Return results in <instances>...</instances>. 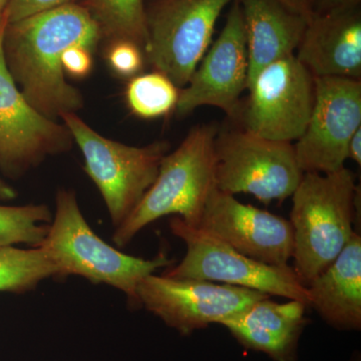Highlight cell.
I'll return each instance as SVG.
<instances>
[{"label":"cell","mask_w":361,"mask_h":361,"mask_svg":"<svg viewBox=\"0 0 361 361\" xmlns=\"http://www.w3.org/2000/svg\"><path fill=\"white\" fill-rule=\"evenodd\" d=\"M350 159L357 164L358 166L361 165V128L356 130L350 141L348 142V160Z\"/></svg>","instance_id":"obj_28"},{"label":"cell","mask_w":361,"mask_h":361,"mask_svg":"<svg viewBox=\"0 0 361 361\" xmlns=\"http://www.w3.org/2000/svg\"><path fill=\"white\" fill-rule=\"evenodd\" d=\"M238 115L242 129L266 139L296 142L310 121L315 78L294 56L262 68L249 85Z\"/></svg>","instance_id":"obj_9"},{"label":"cell","mask_w":361,"mask_h":361,"mask_svg":"<svg viewBox=\"0 0 361 361\" xmlns=\"http://www.w3.org/2000/svg\"><path fill=\"white\" fill-rule=\"evenodd\" d=\"M59 275L56 261L42 247H0V292L25 293L44 280Z\"/></svg>","instance_id":"obj_19"},{"label":"cell","mask_w":361,"mask_h":361,"mask_svg":"<svg viewBox=\"0 0 361 361\" xmlns=\"http://www.w3.org/2000/svg\"><path fill=\"white\" fill-rule=\"evenodd\" d=\"M7 18L0 23V170L18 179L49 157L68 153L70 130L35 110L14 82L4 59Z\"/></svg>","instance_id":"obj_11"},{"label":"cell","mask_w":361,"mask_h":361,"mask_svg":"<svg viewBox=\"0 0 361 361\" xmlns=\"http://www.w3.org/2000/svg\"><path fill=\"white\" fill-rule=\"evenodd\" d=\"M280 2L289 7L292 11L300 14L308 20H312L314 16V0H279Z\"/></svg>","instance_id":"obj_26"},{"label":"cell","mask_w":361,"mask_h":361,"mask_svg":"<svg viewBox=\"0 0 361 361\" xmlns=\"http://www.w3.org/2000/svg\"><path fill=\"white\" fill-rule=\"evenodd\" d=\"M307 307L298 300L278 303L265 297L220 325L245 348L274 361H297L299 341L308 323Z\"/></svg>","instance_id":"obj_16"},{"label":"cell","mask_w":361,"mask_h":361,"mask_svg":"<svg viewBox=\"0 0 361 361\" xmlns=\"http://www.w3.org/2000/svg\"><path fill=\"white\" fill-rule=\"evenodd\" d=\"M85 6L103 37L111 42L130 40L145 49L146 7L142 0H87Z\"/></svg>","instance_id":"obj_20"},{"label":"cell","mask_w":361,"mask_h":361,"mask_svg":"<svg viewBox=\"0 0 361 361\" xmlns=\"http://www.w3.org/2000/svg\"><path fill=\"white\" fill-rule=\"evenodd\" d=\"M78 0H9L6 16L7 23H16L28 16L66 6L77 4Z\"/></svg>","instance_id":"obj_24"},{"label":"cell","mask_w":361,"mask_h":361,"mask_svg":"<svg viewBox=\"0 0 361 361\" xmlns=\"http://www.w3.org/2000/svg\"><path fill=\"white\" fill-rule=\"evenodd\" d=\"M291 197L293 269L307 287L355 232L360 186L345 167L329 174L304 173Z\"/></svg>","instance_id":"obj_2"},{"label":"cell","mask_w":361,"mask_h":361,"mask_svg":"<svg viewBox=\"0 0 361 361\" xmlns=\"http://www.w3.org/2000/svg\"><path fill=\"white\" fill-rule=\"evenodd\" d=\"M239 2L245 27L249 87L265 66L295 54L308 20L279 0Z\"/></svg>","instance_id":"obj_17"},{"label":"cell","mask_w":361,"mask_h":361,"mask_svg":"<svg viewBox=\"0 0 361 361\" xmlns=\"http://www.w3.org/2000/svg\"><path fill=\"white\" fill-rule=\"evenodd\" d=\"M180 89L163 73L135 75L126 90L130 111L139 118H156L175 111Z\"/></svg>","instance_id":"obj_21"},{"label":"cell","mask_w":361,"mask_h":361,"mask_svg":"<svg viewBox=\"0 0 361 361\" xmlns=\"http://www.w3.org/2000/svg\"><path fill=\"white\" fill-rule=\"evenodd\" d=\"M9 0H0V23H2L4 18H6V11Z\"/></svg>","instance_id":"obj_30"},{"label":"cell","mask_w":361,"mask_h":361,"mask_svg":"<svg viewBox=\"0 0 361 361\" xmlns=\"http://www.w3.org/2000/svg\"><path fill=\"white\" fill-rule=\"evenodd\" d=\"M54 214L44 204L0 205V247L18 244L39 247Z\"/></svg>","instance_id":"obj_22"},{"label":"cell","mask_w":361,"mask_h":361,"mask_svg":"<svg viewBox=\"0 0 361 361\" xmlns=\"http://www.w3.org/2000/svg\"><path fill=\"white\" fill-rule=\"evenodd\" d=\"M18 196L16 190L0 177V201L14 200Z\"/></svg>","instance_id":"obj_29"},{"label":"cell","mask_w":361,"mask_h":361,"mask_svg":"<svg viewBox=\"0 0 361 361\" xmlns=\"http://www.w3.org/2000/svg\"><path fill=\"white\" fill-rule=\"evenodd\" d=\"M144 49L130 40L111 42L106 59L111 70L123 78H134L144 66Z\"/></svg>","instance_id":"obj_23"},{"label":"cell","mask_w":361,"mask_h":361,"mask_svg":"<svg viewBox=\"0 0 361 361\" xmlns=\"http://www.w3.org/2000/svg\"><path fill=\"white\" fill-rule=\"evenodd\" d=\"M137 296L140 307L146 308L183 336L213 323L221 324L269 297L243 287L176 279L155 273L140 282Z\"/></svg>","instance_id":"obj_10"},{"label":"cell","mask_w":361,"mask_h":361,"mask_svg":"<svg viewBox=\"0 0 361 361\" xmlns=\"http://www.w3.org/2000/svg\"><path fill=\"white\" fill-rule=\"evenodd\" d=\"M310 306L341 331L361 329V236L353 233L336 260L307 285Z\"/></svg>","instance_id":"obj_18"},{"label":"cell","mask_w":361,"mask_h":361,"mask_svg":"<svg viewBox=\"0 0 361 361\" xmlns=\"http://www.w3.org/2000/svg\"><path fill=\"white\" fill-rule=\"evenodd\" d=\"M248 73L243 16L239 0H235L219 37L209 47L186 87L180 90L176 113L185 116L208 106L236 118L240 97L248 87Z\"/></svg>","instance_id":"obj_13"},{"label":"cell","mask_w":361,"mask_h":361,"mask_svg":"<svg viewBox=\"0 0 361 361\" xmlns=\"http://www.w3.org/2000/svg\"><path fill=\"white\" fill-rule=\"evenodd\" d=\"M215 158L218 190L252 195L264 204L291 197L304 175L293 142L266 139L241 127L218 130Z\"/></svg>","instance_id":"obj_7"},{"label":"cell","mask_w":361,"mask_h":361,"mask_svg":"<svg viewBox=\"0 0 361 361\" xmlns=\"http://www.w3.org/2000/svg\"><path fill=\"white\" fill-rule=\"evenodd\" d=\"M85 159V172L94 183L118 228L139 205L155 182L169 144L132 147L106 139L75 113L61 116Z\"/></svg>","instance_id":"obj_5"},{"label":"cell","mask_w":361,"mask_h":361,"mask_svg":"<svg viewBox=\"0 0 361 361\" xmlns=\"http://www.w3.org/2000/svg\"><path fill=\"white\" fill-rule=\"evenodd\" d=\"M361 0H314V14L327 13L341 7L360 4Z\"/></svg>","instance_id":"obj_27"},{"label":"cell","mask_w":361,"mask_h":361,"mask_svg":"<svg viewBox=\"0 0 361 361\" xmlns=\"http://www.w3.org/2000/svg\"><path fill=\"white\" fill-rule=\"evenodd\" d=\"M52 256L59 277L77 275L92 283L106 284L127 296L132 307H140L137 289L140 282L157 270L171 267L174 260L166 254L154 259L128 255L99 238L80 211L77 194L59 189L56 211L40 246Z\"/></svg>","instance_id":"obj_4"},{"label":"cell","mask_w":361,"mask_h":361,"mask_svg":"<svg viewBox=\"0 0 361 361\" xmlns=\"http://www.w3.org/2000/svg\"><path fill=\"white\" fill-rule=\"evenodd\" d=\"M197 228L265 264L288 265L293 257L290 221L241 203L217 188L209 196Z\"/></svg>","instance_id":"obj_14"},{"label":"cell","mask_w":361,"mask_h":361,"mask_svg":"<svg viewBox=\"0 0 361 361\" xmlns=\"http://www.w3.org/2000/svg\"><path fill=\"white\" fill-rule=\"evenodd\" d=\"M212 123L190 130L172 153L161 161L155 182L122 225L116 228L113 241L123 248L144 228L165 216L174 215L198 227L209 196L216 187L215 139Z\"/></svg>","instance_id":"obj_3"},{"label":"cell","mask_w":361,"mask_h":361,"mask_svg":"<svg viewBox=\"0 0 361 361\" xmlns=\"http://www.w3.org/2000/svg\"><path fill=\"white\" fill-rule=\"evenodd\" d=\"M361 128V80L315 78V99L303 134L293 144L303 173L345 167L348 142Z\"/></svg>","instance_id":"obj_12"},{"label":"cell","mask_w":361,"mask_h":361,"mask_svg":"<svg viewBox=\"0 0 361 361\" xmlns=\"http://www.w3.org/2000/svg\"><path fill=\"white\" fill-rule=\"evenodd\" d=\"M176 237L186 244V254L179 264L163 275L176 279L221 282L285 297L310 306L307 287L290 266H272L243 255L212 235L188 225L178 216L169 220Z\"/></svg>","instance_id":"obj_6"},{"label":"cell","mask_w":361,"mask_h":361,"mask_svg":"<svg viewBox=\"0 0 361 361\" xmlns=\"http://www.w3.org/2000/svg\"><path fill=\"white\" fill-rule=\"evenodd\" d=\"M295 56L314 78L361 80L360 4L314 14Z\"/></svg>","instance_id":"obj_15"},{"label":"cell","mask_w":361,"mask_h":361,"mask_svg":"<svg viewBox=\"0 0 361 361\" xmlns=\"http://www.w3.org/2000/svg\"><path fill=\"white\" fill-rule=\"evenodd\" d=\"M235 0H156L146 8L144 52L154 71L179 89L188 82L212 42L225 7Z\"/></svg>","instance_id":"obj_8"},{"label":"cell","mask_w":361,"mask_h":361,"mask_svg":"<svg viewBox=\"0 0 361 361\" xmlns=\"http://www.w3.org/2000/svg\"><path fill=\"white\" fill-rule=\"evenodd\" d=\"M92 52L85 47H70L61 59L66 75L78 78L87 77L92 68Z\"/></svg>","instance_id":"obj_25"},{"label":"cell","mask_w":361,"mask_h":361,"mask_svg":"<svg viewBox=\"0 0 361 361\" xmlns=\"http://www.w3.org/2000/svg\"><path fill=\"white\" fill-rule=\"evenodd\" d=\"M101 30L85 6L66 4L7 23L4 59L28 104L45 118L58 121L82 109V92L66 82L61 59L73 47L94 51Z\"/></svg>","instance_id":"obj_1"}]
</instances>
